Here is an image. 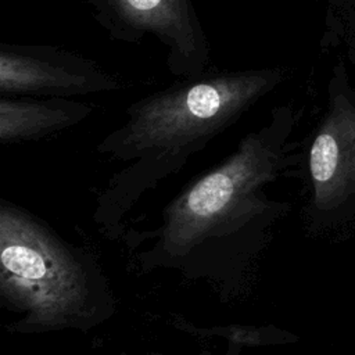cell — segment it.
Returning a JSON list of instances; mask_svg holds the SVG:
<instances>
[{"label":"cell","mask_w":355,"mask_h":355,"mask_svg":"<svg viewBox=\"0 0 355 355\" xmlns=\"http://www.w3.org/2000/svg\"><path fill=\"white\" fill-rule=\"evenodd\" d=\"M291 121L275 110L266 123L248 132L222 162L187 184L161 212L158 226L135 234L133 257L144 275L166 270L187 282H204L222 301L241 295L288 201L268 187L301 172L288 143Z\"/></svg>","instance_id":"obj_1"},{"label":"cell","mask_w":355,"mask_h":355,"mask_svg":"<svg viewBox=\"0 0 355 355\" xmlns=\"http://www.w3.org/2000/svg\"><path fill=\"white\" fill-rule=\"evenodd\" d=\"M282 79L277 69L197 78L133 103L122 125L96 147L125 164L97 193L93 222L110 240L123 236L126 216L164 180L180 173L211 140L236 123Z\"/></svg>","instance_id":"obj_2"},{"label":"cell","mask_w":355,"mask_h":355,"mask_svg":"<svg viewBox=\"0 0 355 355\" xmlns=\"http://www.w3.org/2000/svg\"><path fill=\"white\" fill-rule=\"evenodd\" d=\"M0 302L17 315L6 326L12 334L87 333L116 312L97 255L6 198L0 200Z\"/></svg>","instance_id":"obj_3"},{"label":"cell","mask_w":355,"mask_h":355,"mask_svg":"<svg viewBox=\"0 0 355 355\" xmlns=\"http://www.w3.org/2000/svg\"><path fill=\"white\" fill-rule=\"evenodd\" d=\"M311 232L355 220V105L337 97L312 137L304 159Z\"/></svg>","instance_id":"obj_4"},{"label":"cell","mask_w":355,"mask_h":355,"mask_svg":"<svg viewBox=\"0 0 355 355\" xmlns=\"http://www.w3.org/2000/svg\"><path fill=\"white\" fill-rule=\"evenodd\" d=\"M118 83L98 65L47 46L1 44L3 94L69 97L115 90Z\"/></svg>","instance_id":"obj_5"},{"label":"cell","mask_w":355,"mask_h":355,"mask_svg":"<svg viewBox=\"0 0 355 355\" xmlns=\"http://www.w3.org/2000/svg\"><path fill=\"white\" fill-rule=\"evenodd\" d=\"M112 17L133 33H153L169 49L175 72L201 71L208 47L190 0H107Z\"/></svg>","instance_id":"obj_6"},{"label":"cell","mask_w":355,"mask_h":355,"mask_svg":"<svg viewBox=\"0 0 355 355\" xmlns=\"http://www.w3.org/2000/svg\"><path fill=\"white\" fill-rule=\"evenodd\" d=\"M92 108L65 97L0 100V141L15 144L39 140L80 123Z\"/></svg>","instance_id":"obj_7"},{"label":"cell","mask_w":355,"mask_h":355,"mask_svg":"<svg viewBox=\"0 0 355 355\" xmlns=\"http://www.w3.org/2000/svg\"><path fill=\"white\" fill-rule=\"evenodd\" d=\"M171 324L183 333L200 338H223L227 344L240 345L243 348L275 347L297 343L300 337L286 329L275 324H216V326H197L183 316H172Z\"/></svg>","instance_id":"obj_8"},{"label":"cell","mask_w":355,"mask_h":355,"mask_svg":"<svg viewBox=\"0 0 355 355\" xmlns=\"http://www.w3.org/2000/svg\"><path fill=\"white\" fill-rule=\"evenodd\" d=\"M243 349H244V348H243V347H240V345L227 344L225 355H241ZM118 355H162V354H159V352H147V354H130V352L122 351V352H119ZM200 355H212V352H211V351H208V349H204V351H202Z\"/></svg>","instance_id":"obj_9"}]
</instances>
